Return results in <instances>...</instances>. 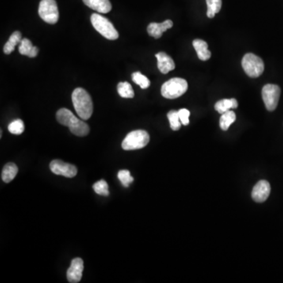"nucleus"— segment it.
<instances>
[{
  "label": "nucleus",
  "mask_w": 283,
  "mask_h": 283,
  "mask_svg": "<svg viewBox=\"0 0 283 283\" xmlns=\"http://www.w3.org/2000/svg\"><path fill=\"white\" fill-rule=\"evenodd\" d=\"M193 46L200 60L207 61L210 58L211 52L208 49V43L206 42L197 39L193 40Z\"/></svg>",
  "instance_id": "15"
},
{
  "label": "nucleus",
  "mask_w": 283,
  "mask_h": 283,
  "mask_svg": "<svg viewBox=\"0 0 283 283\" xmlns=\"http://www.w3.org/2000/svg\"><path fill=\"white\" fill-rule=\"evenodd\" d=\"M179 116H180V120L183 125H188L189 123V117L190 113L189 111L187 109H181L178 111Z\"/></svg>",
  "instance_id": "28"
},
{
  "label": "nucleus",
  "mask_w": 283,
  "mask_h": 283,
  "mask_svg": "<svg viewBox=\"0 0 283 283\" xmlns=\"http://www.w3.org/2000/svg\"><path fill=\"white\" fill-rule=\"evenodd\" d=\"M156 58L158 59V70L164 74H167L169 72L174 70L176 68L174 61L173 58L168 55L166 53L159 52L156 55Z\"/></svg>",
  "instance_id": "13"
},
{
  "label": "nucleus",
  "mask_w": 283,
  "mask_h": 283,
  "mask_svg": "<svg viewBox=\"0 0 283 283\" xmlns=\"http://www.w3.org/2000/svg\"><path fill=\"white\" fill-rule=\"evenodd\" d=\"M281 89L276 85H265L262 89V97L266 109L268 111H274L280 101Z\"/></svg>",
  "instance_id": "8"
},
{
  "label": "nucleus",
  "mask_w": 283,
  "mask_h": 283,
  "mask_svg": "<svg viewBox=\"0 0 283 283\" xmlns=\"http://www.w3.org/2000/svg\"><path fill=\"white\" fill-rule=\"evenodd\" d=\"M168 118L170 123V127L173 131H178L181 128V120H180V116H179L178 111L171 110L168 113Z\"/></svg>",
  "instance_id": "24"
},
{
  "label": "nucleus",
  "mask_w": 283,
  "mask_h": 283,
  "mask_svg": "<svg viewBox=\"0 0 283 283\" xmlns=\"http://www.w3.org/2000/svg\"><path fill=\"white\" fill-rule=\"evenodd\" d=\"M150 142V135L144 130L131 131L122 142V148L124 150H135L143 148Z\"/></svg>",
  "instance_id": "5"
},
{
  "label": "nucleus",
  "mask_w": 283,
  "mask_h": 283,
  "mask_svg": "<svg viewBox=\"0 0 283 283\" xmlns=\"http://www.w3.org/2000/svg\"><path fill=\"white\" fill-rule=\"evenodd\" d=\"M39 15L48 24L58 22L59 18L58 5L55 0H41L39 6Z\"/></svg>",
  "instance_id": "7"
},
{
  "label": "nucleus",
  "mask_w": 283,
  "mask_h": 283,
  "mask_svg": "<svg viewBox=\"0 0 283 283\" xmlns=\"http://www.w3.org/2000/svg\"><path fill=\"white\" fill-rule=\"evenodd\" d=\"M235 120H236V115L235 112L231 110L227 111L226 113H223L219 119V126L222 130L227 131Z\"/></svg>",
  "instance_id": "20"
},
{
  "label": "nucleus",
  "mask_w": 283,
  "mask_h": 283,
  "mask_svg": "<svg viewBox=\"0 0 283 283\" xmlns=\"http://www.w3.org/2000/svg\"><path fill=\"white\" fill-rule=\"evenodd\" d=\"M18 50L19 53L21 55H25V56L29 57V58H35V57L37 56L38 53H39L38 47L32 45V42L26 38L21 40Z\"/></svg>",
  "instance_id": "16"
},
{
  "label": "nucleus",
  "mask_w": 283,
  "mask_h": 283,
  "mask_svg": "<svg viewBox=\"0 0 283 283\" xmlns=\"http://www.w3.org/2000/svg\"><path fill=\"white\" fill-rule=\"evenodd\" d=\"M188 84L182 78H173L165 82L162 87V94L169 99H174L186 93Z\"/></svg>",
  "instance_id": "4"
},
{
  "label": "nucleus",
  "mask_w": 283,
  "mask_h": 283,
  "mask_svg": "<svg viewBox=\"0 0 283 283\" xmlns=\"http://www.w3.org/2000/svg\"><path fill=\"white\" fill-rule=\"evenodd\" d=\"M271 193L270 184L266 180H261L256 184L252 191V197L256 202H265Z\"/></svg>",
  "instance_id": "10"
},
{
  "label": "nucleus",
  "mask_w": 283,
  "mask_h": 283,
  "mask_svg": "<svg viewBox=\"0 0 283 283\" xmlns=\"http://www.w3.org/2000/svg\"><path fill=\"white\" fill-rule=\"evenodd\" d=\"M242 66L244 71L250 77L256 78L264 73L265 64L260 57L249 53L242 58Z\"/></svg>",
  "instance_id": "6"
},
{
  "label": "nucleus",
  "mask_w": 283,
  "mask_h": 283,
  "mask_svg": "<svg viewBox=\"0 0 283 283\" xmlns=\"http://www.w3.org/2000/svg\"><path fill=\"white\" fill-rule=\"evenodd\" d=\"M85 5L96 10L97 13H107L112 9L109 0H83Z\"/></svg>",
  "instance_id": "14"
},
{
  "label": "nucleus",
  "mask_w": 283,
  "mask_h": 283,
  "mask_svg": "<svg viewBox=\"0 0 283 283\" xmlns=\"http://www.w3.org/2000/svg\"><path fill=\"white\" fill-rule=\"evenodd\" d=\"M117 92L120 97L125 98H132L135 96L133 89L128 82L119 83L117 86Z\"/></svg>",
  "instance_id": "22"
},
{
  "label": "nucleus",
  "mask_w": 283,
  "mask_h": 283,
  "mask_svg": "<svg viewBox=\"0 0 283 283\" xmlns=\"http://www.w3.org/2000/svg\"><path fill=\"white\" fill-rule=\"evenodd\" d=\"M21 32H13L12 34L10 37L9 38V40L6 42V44L4 46L3 51L6 55H9L13 52V50L15 49L16 46L18 44V43H21Z\"/></svg>",
  "instance_id": "19"
},
{
  "label": "nucleus",
  "mask_w": 283,
  "mask_h": 283,
  "mask_svg": "<svg viewBox=\"0 0 283 283\" xmlns=\"http://www.w3.org/2000/svg\"><path fill=\"white\" fill-rule=\"evenodd\" d=\"M91 21L95 30L106 38L107 40H115L118 39V32L106 17L97 13H93L91 17Z\"/></svg>",
  "instance_id": "3"
},
{
  "label": "nucleus",
  "mask_w": 283,
  "mask_h": 283,
  "mask_svg": "<svg viewBox=\"0 0 283 283\" xmlns=\"http://www.w3.org/2000/svg\"><path fill=\"white\" fill-rule=\"evenodd\" d=\"M84 271V261L81 258H75L71 262L67 271L68 281L71 283H79L81 280Z\"/></svg>",
  "instance_id": "11"
},
{
  "label": "nucleus",
  "mask_w": 283,
  "mask_h": 283,
  "mask_svg": "<svg viewBox=\"0 0 283 283\" xmlns=\"http://www.w3.org/2000/svg\"><path fill=\"white\" fill-rule=\"evenodd\" d=\"M173 26V22L171 20H166L162 23H150L147 27L149 35L155 39L162 37L163 32Z\"/></svg>",
  "instance_id": "12"
},
{
  "label": "nucleus",
  "mask_w": 283,
  "mask_h": 283,
  "mask_svg": "<svg viewBox=\"0 0 283 283\" xmlns=\"http://www.w3.org/2000/svg\"><path fill=\"white\" fill-rule=\"evenodd\" d=\"M132 81L142 89H148L150 85V80L146 76L143 75L140 72H135L132 74Z\"/></svg>",
  "instance_id": "23"
},
{
  "label": "nucleus",
  "mask_w": 283,
  "mask_h": 283,
  "mask_svg": "<svg viewBox=\"0 0 283 283\" xmlns=\"http://www.w3.org/2000/svg\"><path fill=\"white\" fill-rule=\"evenodd\" d=\"M117 177L121 182L122 185L125 188H128L130 184L133 182V177H131V173L128 170H120Z\"/></svg>",
  "instance_id": "27"
},
{
  "label": "nucleus",
  "mask_w": 283,
  "mask_h": 283,
  "mask_svg": "<svg viewBox=\"0 0 283 283\" xmlns=\"http://www.w3.org/2000/svg\"><path fill=\"white\" fill-rule=\"evenodd\" d=\"M238 106V101L235 98L222 99L216 102L215 105V109L217 111L218 113L223 114L227 111L231 110V109H236Z\"/></svg>",
  "instance_id": "17"
},
{
  "label": "nucleus",
  "mask_w": 283,
  "mask_h": 283,
  "mask_svg": "<svg viewBox=\"0 0 283 283\" xmlns=\"http://www.w3.org/2000/svg\"><path fill=\"white\" fill-rule=\"evenodd\" d=\"M72 101L77 115L82 120H89L93 113V102L88 92L81 88L76 89L72 94Z\"/></svg>",
  "instance_id": "2"
},
{
  "label": "nucleus",
  "mask_w": 283,
  "mask_h": 283,
  "mask_svg": "<svg viewBox=\"0 0 283 283\" xmlns=\"http://www.w3.org/2000/svg\"><path fill=\"white\" fill-rule=\"evenodd\" d=\"M50 169L54 174L63 176L67 178H73L77 174V169L75 165L66 163L61 160H54L50 164Z\"/></svg>",
  "instance_id": "9"
},
{
  "label": "nucleus",
  "mask_w": 283,
  "mask_h": 283,
  "mask_svg": "<svg viewBox=\"0 0 283 283\" xmlns=\"http://www.w3.org/2000/svg\"><path fill=\"white\" fill-rule=\"evenodd\" d=\"M8 130L13 135H21L24 131V122L20 119L13 120L8 126Z\"/></svg>",
  "instance_id": "25"
},
{
  "label": "nucleus",
  "mask_w": 283,
  "mask_h": 283,
  "mask_svg": "<svg viewBox=\"0 0 283 283\" xmlns=\"http://www.w3.org/2000/svg\"><path fill=\"white\" fill-rule=\"evenodd\" d=\"M56 117L58 123L69 127L72 133L77 136L83 137L89 135L90 131L89 126L85 122L77 118V116L69 109L65 108L59 109L57 112Z\"/></svg>",
  "instance_id": "1"
},
{
  "label": "nucleus",
  "mask_w": 283,
  "mask_h": 283,
  "mask_svg": "<svg viewBox=\"0 0 283 283\" xmlns=\"http://www.w3.org/2000/svg\"><path fill=\"white\" fill-rule=\"evenodd\" d=\"M93 189L94 192L97 194L101 195V196H109V187L108 184L105 182V180H101L100 181H97V183L93 185Z\"/></svg>",
  "instance_id": "26"
},
{
  "label": "nucleus",
  "mask_w": 283,
  "mask_h": 283,
  "mask_svg": "<svg viewBox=\"0 0 283 283\" xmlns=\"http://www.w3.org/2000/svg\"><path fill=\"white\" fill-rule=\"evenodd\" d=\"M207 16L209 18H213L216 13L220 11L222 7V0H206Z\"/></svg>",
  "instance_id": "21"
},
{
  "label": "nucleus",
  "mask_w": 283,
  "mask_h": 283,
  "mask_svg": "<svg viewBox=\"0 0 283 283\" xmlns=\"http://www.w3.org/2000/svg\"><path fill=\"white\" fill-rule=\"evenodd\" d=\"M18 169L17 165L14 163H7L4 166L2 172V180L3 182L8 183L11 182L13 179L15 178L17 176Z\"/></svg>",
  "instance_id": "18"
}]
</instances>
